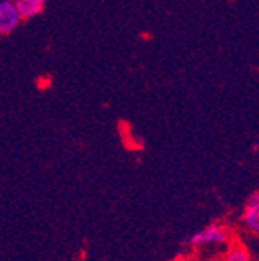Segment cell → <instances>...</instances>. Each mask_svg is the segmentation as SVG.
I'll use <instances>...</instances> for the list:
<instances>
[{"mask_svg": "<svg viewBox=\"0 0 259 261\" xmlns=\"http://www.w3.org/2000/svg\"><path fill=\"white\" fill-rule=\"evenodd\" d=\"M230 238L228 228L222 224H210L204 227L202 230H197L196 233H192L185 244L189 247H207V246H220L226 244Z\"/></svg>", "mask_w": 259, "mask_h": 261, "instance_id": "1", "label": "cell"}, {"mask_svg": "<svg viewBox=\"0 0 259 261\" xmlns=\"http://www.w3.org/2000/svg\"><path fill=\"white\" fill-rule=\"evenodd\" d=\"M22 16L16 7L14 0H2L0 2V36H8L22 22Z\"/></svg>", "mask_w": 259, "mask_h": 261, "instance_id": "2", "label": "cell"}, {"mask_svg": "<svg viewBox=\"0 0 259 261\" xmlns=\"http://www.w3.org/2000/svg\"><path fill=\"white\" fill-rule=\"evenodd\" d=\"M242 222L248 232L259 235V191H254L242 212Z\"/></svg>", "mask_w": 259, "mask_h": 261, "instance_id": "3", "label": "cell"}, {"mask_svg": "<svg viewBox=\"0 0 259 261\" xmlns=\"http://www.w3.org/2000/svg\"><path fill=\"white\" fill-rule=\"evenodd\" d=\"M16 7L22 16V19H31V17H36L38 14L42 13L47 0H14Z\"/></svg>", "mask_w": 259, "mask_h": 261, "instance_id": "4", "label": "cell"}, {"mask_svg": "<svg viewBox=\"0 0 259 261\" xmlns=\"http://www.w3.org/2000/svg\"><path fill=\"white\" fill-rule=\"evenodd\" d=\"M222 261H251L248 250L242 246H233L226 250Z\"/></svg>", "mask_w": 259, "mask_h": 261, "instance_id": "5", "label": "cell"}, {"mask_svg": "<svg viewBox=\"0 0 259 261\" xmlns=\"http://www.w3.org/2000/svg\"><path fill=\"white\" fill-rule=\"evenodd\" d=\"M168 261H180V259H177V258H174V259H168Z\"/></svg>", "mask_w": 259, "mask_h": 261, "instance_id": "6", "label": "cell"}, {"mask_svg": "<svg viewBox=\"0 0 259 261\" xmlns=\"http://www.w3.org/2000/svg\"><path fill=\"white\" fill-rule=\"evenodd\" d=\"M210 261H219V259H210Z\"/></svg>", "mask_w": 259, "mask_h": 261, "instance_id": "7", "label": "cell"}]
</instances>
